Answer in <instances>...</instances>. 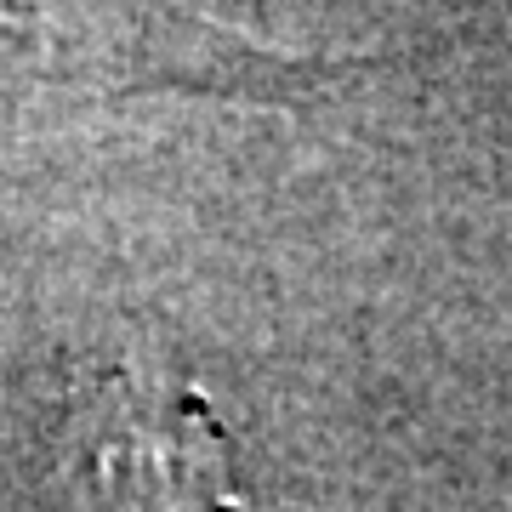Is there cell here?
<instances>
[{
	"mask_svg": "<svg viewBox=\"0 0 512 512\" xmlns=\"http://www.w3.org/2000/svg\"><path fill=\"white\" fill-rule=\"evenodd\" d=\"M63 478L74 512H245L222 427L165 376H109L74 404Z\"/></svg>",
	"mask_w": 512,
	"mask_h": 512,
	"instance_id": "1",
	"label": "cell"
}]
</instances>
